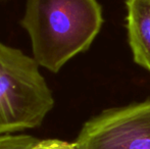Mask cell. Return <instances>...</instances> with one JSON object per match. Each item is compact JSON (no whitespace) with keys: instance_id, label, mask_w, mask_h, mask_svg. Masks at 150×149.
I'll list each match as a JSON object with an SVG mask.
<instances>
[{"instance_id":"6da1fadb","label":"cell","mask_w":150,"mask_h":149,"mask_svg":"<svg viewBox=\"0 0 150 149\" xmlns=\"http://www.w3.org/2000/svg\"><path fill=\"white\" fill-rule=\"evenodd\" d=\"M102 24L97 0H27L21 20L34 59L53 74L89 49Z\"/></svg>"},{"instance_id":"3957f363","label":"cell","mask_w":150,"mask_h":149,"mask_svg":"<svg viewBox=\"0 0 150 149\" xmlns=\"http://www.w3.org/2000/svg\"><path fill=\"white\" fill-rule=\"evenodd\" d=\"M73 143L74 149H150V99L103 110Z\"/></svg>"},{"instance_id":"7a4b0ae2","label":"cell","mask_w":150,"mask_h":149,"mask_svg":"<svg viewBox=\"0 0 150 149\" xmlns=\"http://www.w3.org/2000/svg\"><path fill=\"white\" fill-rule=\"evenodd\" d=\"M54 97L33 56L0 41V135L42 125Z\"/></svg>"},{"instance_id":"277c9868","label":"cell","mask_w":150,"mask_h":149,"mask_svg":"<svg viewBox=\"0 0 150 149\" xmlns=\"http://www.w3.org/2000/svg\"><path fill=\"white\" fill-rule=\"evenodd\" d=\"M127 31L133 59L150 72V0H126Z\"/></svg>"},{"instance_id":"5b68a950","label":"cell","mask_w":150,"mask_h":149,"mask_svg":"<svg viewBox=\"0 0 150 149\" xmlns=\"http://www.w3.org/2000/svg\"><path fill=\"white\" fill-rule=\"evenodd\" d=\"M0 149H43V139L24 133L0 135Z\"/></svg>"}]
</instances>
